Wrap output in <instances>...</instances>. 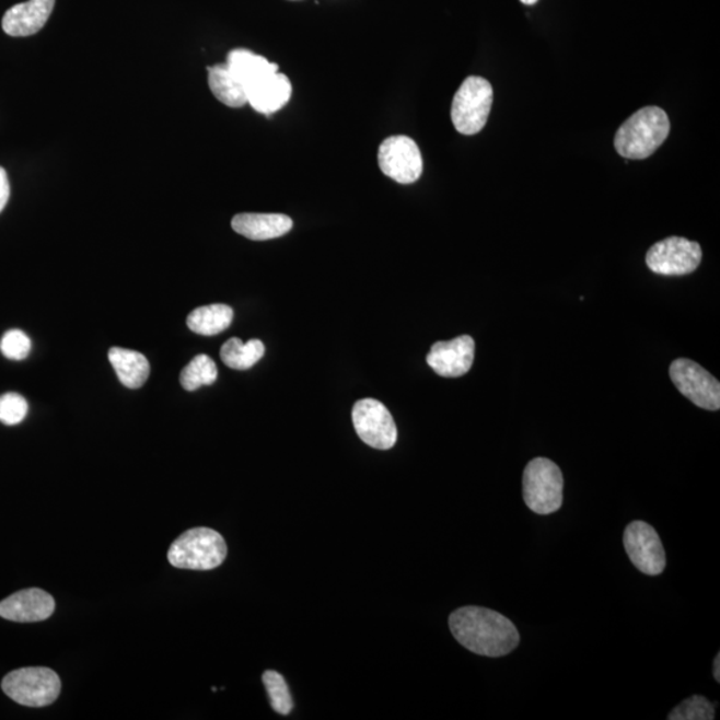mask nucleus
Segmentation results:
<instances>
[{
	"label": "nucleus",
	"instance_id": "nucleus-1",
	"mask_svg": "<svg viewBox=\"0 0 720 720\" xmlns=\"http://www.w3.org/2000/svg\"><path fill=\"white\" fill-rule=\"evenodd\" d=\"M450 630L465 649L481 657L509 655L520 644V632L509 618L493 609L467 606L450 615Z\"/></svg>",
	"mask_w": 720,
	"mask_h": 720
},
{
	"label": "nucleus",
	"instance_id": "nucleus-2",
	"mask_svg": "<svg viewBox=\"0 0 720 720\" xmlns=\"http://www.w3.org/2000/svg\"><path fill=\"white\" fill-rule=\"evenodd\" d=\"M669 133L667 114L659 107H644L619 127L615 149L626 160H646L661 148Z\"/></svg>",
	"mask_w": 720,
	"mask_h": 720
},
{
	"label": "nucleus",
	"instance_id": "nucleus-3",
	"mask_svg": "<svg viewBox=\"0 0 720 720\" xmlns=\"http://www.w3.org/2000/svg\"><path fill=\"white\" fill-rule=\"evenodd\" d=\"M228 557V545L216 530L186 531L171 545L169 561L176 569L207 571L217 569Z\"/></svg>",
	"mask_w": 720,
	"mask_h": 720
},
{
	"label": "nucleus",
	"instance_id": "nucleus-4",
	"mask_svg": "<svg viewBox=\"0 0 720 720\" xmlns=\"http://www.w3.org/2000/svg\"><path fill=\"white\" fill-rule=\"evenodd\" d=\"M523 499L527 508L539 515L557 512L564 503V474L547 457H535L523 473Z\"/></svg>",
	"mask_w": 720,
	"mask_h": 720
},
{
	"label": "nucleus",
	"instance_id": "nucleus-5",
	"mask_svg": "<svg viewBox=\"0 0 720 720\" xmlns=\"http://www.w3.org/2000/svg\"><path fill=\"white\" fill-rule=\"evenodd\" d=\"M493 91L490 82L469 77L462 83L451 106V119L462 136H475L484 130L492 107Z\"/></svg>",
	"mask_w": 720,
	"mask_h": 720
},
{
	"label": "nucleus",
	"instance_id": "nucleus-6",
	"mask_svg": "<svg viewBox=\"0 0 720 720\" xmlns=\"http://www.w3.org/2000/svg\"><path fill=\"white\" fill-rule=\"evenodd\" d=\"M62 688L59 676L46 667L11 671L2 681V689L18 705L45 707L58 699Z\"/></svg>",
	"mask_w": 720,
	"mask_h": 720
},
{
	"label": "nucleus",
	"instance_id": "nucleus-7",
	"mask_svg": "<svg viewBox=\"0 0 720 720\" xmlns=\"http://www.w3.org/2000/svg\"><path fill=\"white\" fill-rule=\"evenodd\" d=\"M700 262L699 243L678 236L655 243L646 255L647 267L664 277L687 276L697 270Z\"/></svg>",
	"mask_w": 720,
	"mask_h": 720
},
{
	"label": "nucleus",
	"instance_id": "nucleus-8",
	"mask_svg": "<svg viewBox=\"0 0 720 720\" xmlns=\"http://www.w3.org/2000/svg\"><path fill=\"white\" fill-rule=\"evenodd\" d=\"M670 378L682 395L709 411L720 408V383L694 360L680 358L670 365Z\"/></svg>",
	"mask_w": 720,
	"mask_h": 720
},
{
	"label": "nucleus",
	"instance_id": "nucleus-9",
	"mask_svg": "<svg viewBox=\"0 0 720 720\" xmlns=\"http://www.w3.org/2000/svg\"><path fill=\"white\" fill-rule=\"evenodd\" d=\"M378 163L384 175L400 185H411L423 173L422 152L415 140L406 136L383 140L378 151Z\"/></svg>",
	"mask_w": 720,
	"mask_h": 720
},
{
	"label": "nucleus",
	"instance_id": "nucleus-10",
	"mask_svg": "<svg viewBox=\"0 0 720 720\" xmlns=\"http://www.w3.org/2000/svg\"><path fill=\"white\" fill-rule=\"evenodd\" d=\"M352 423L358 437L372 449H393L398 439L393 415L383 403L375 399L356 403L352 408Z\"/></svg>",
	"mask_w": 720,
	"mask_h": 720
},
{
	"label": "nucleus",
	"instance_id": "nucleus-11",
	"mask_svg": "<svg viewBox=\"0 0 720 720\" xmlns=\"http://www.w3.org/2000/svg\"><path fill=\"white\" fill-rule=\"evenodd\" d=\"M624 545L628 558L640 572L657 577L666 569V553L657 530L649 523L636 521L625 530Z\"/></svg>",
	"mask_w": 720,
	"mask_h": 720
},
{
	"label": "nucleus",
	"instance_id": "nucleus-12",
	"mask_svg": "<svg viewBox=\"0 0 720 720\" xmlns=\"http://www.w3.org/2000/svg\"><path fill=\"white\" fill-rule=\"evenodd\" d=\"M475 341L468 335L432 345L427 364L444 378H460L473 368Z\"/></svg>",
	"mask_w": 720,
	"mask_h": 720
},
{
	"label": "nucleus",
	"instance_id": "nucleus-13",
	"mask_svg": "<svg viewBox=\"0 0 720 720\" xmlns=\"http://www.w3.org/2000/svg\"><path fill=\"white\" fill-rule=\"evenodd\" d=\"M54 597L40 589H27L0 602V616L18 624H34L54 614Z\"/></svg>",
	"mask_w": 720,
	"mask_h": 720
},
{
	"label": "nucleus",
	"instance_id": "nucleus-14",
	"mask_svg": "<svg viewBox=\"0 0 720 720\" xmlns=\"http://www.w3.org/2000/svg\"><path fill=\"white\" fill-rule=\"evenodd\" d=\"M55 0H28L12 5L2 21L3 32L10 36H30L39 33L54 10Z\"/></svg>",
	"mask_w": 720,
	"mask_h": 720
},
{
	"label": "nucleus",
	"instance_id": "nucleus-15",
	"mask_svg": "<svg viewBox=\"0 0 720 720\" xmlns=\"http://www.w3.org/2000/svg\"><path fill=\"white\" fill-rule=\"evenodd\" d=\"M246 93L247 103L255 112L271 115L289 103L292 85L290 79L278 71L249 84Z\"/></svg>",
	"mask_w": 720,
	"mask_h": 720
},
{
	"label": "nucleus",
	"instance_id": "nucleus-16",
	"mask_svg": "<svg viewBox=\"0 0 720 720\" xmlns=\"http://www.w3.org/2000/svg\"><path fill=\"white\" fill-rule=\"evenodd\" d=\"M292 224V219L284 213H240L231 222L235 233L258 242L290 233Z\"/></svg>",
	"mask_w": 720,
	"mask_h": 720
},
{
	"label": "nucleus",
	"instance_id": "nucleus-17",
	"mask_svg": "<svg viewBox=\"0 0 720 720\" xmlns=\"http://www.w3.org/2000/svg\"><path fill=\"white\" fill-rule=\"evenodd\" d=\"M108 359L117 372L120 383L127 388L137 390L148 382L150 363L143 353L113 347L108 352Z\"/></svg>",
	"mask_w": 720,
	"mask_h": 720
},
{
	"label": "nucleus",
	"instance_id": "nucleus-18",
	"mask_svg": "<svg viewBox=\"0 0 720 720\" xmlns=\"http://www.w3.org/2000/svg\"><path fill=\"white\" fill-rule=\"evenodd\" d=\"M209 85L213 96L223 105L240 108L247 105V93L228 63L209 67Z\"/></svg>",
	"mask_w": 720,
	"mask_h": 720
},
{
	"label": "nucleus",
	"instance_id": "nucleus-19",
	"mask_svg": "<svg viewBox=\"0 0 720 720\" xmlns=\"http://www.w3.org/2000/svg\"><path fill=\"white\" fill-rule=\"evenodd\" d=\"M225 63L233 71V74L240 79L244 89H247L249 84L258 81V79L279 70L278 65L268 62L265 57L244 50V48L230 51Z\"/></svg>",
	"mask_w": 720,
	"mask_h": 720
},
{
	"label": "nucleus",
	"instance_id": "nucleus-20",
	"mask_svg": "<svg viewBox=\"0 0 720 720\" xmlns=\"http://www.w3.org/2000/svg\"><path fill=\"white\" fill-rule=\"evenodd\" d=\"M234 320V311L225 304L198 307L187 316V326L193 333L213 337L225 332Z\"/></svg>",
	"mask_w": 720,
	"mask_h": 720
},
{
	"label": "nucleus",
	"instance_id": "nucleus-21",
	"mask_svg": "<svg viewBox=\"0 0 720 720\" xmlns=\"http://www.w3.org/2000/svg\"><path fill=\"white\" fill-rule=\"evenodd\" d=\"M265 352V345L259 339L243 344L240 338H231L222 346L221 358L228 368L244 371L258 363Z\"/></svg>",
	"mask_w": 720,
	"mask_h": 720
},
{
	"label": "nucleus",
	"instance_id": "nucleus-22",
	"mask_svg": "<svg viewBox=\"0 0 720 720\" xmlns=\"http://www.w3.org/2000/svg\"><path fill=\"white\" fill-rule=\"evenodd\" d=\"M218 369L216 362L210 357H195L190 363L183 369L181 374V384L186 392H195L201 386H210L216 383Z\"/></svg>",
	"mask_w": 720,
	"mask_h": 720
},
{
	"label": "nucleus",
	"instance_id": "nucleus-23",
	"mask_svg": "<svg viewBox=\"0 0 720 720\" xmlns=\"http://www.w3.org/2000/svg\"><path fill=\"white\" fill-rule=\"evenodd\" d=\"M264 683L268 697H270L272 709L280 713V716H289L292 707H294V701H292L289 686H287L283 676L277 673V671H266Z\"/></svg>",
	"mask_w": 720,
	"mask_h": 720
},
{
	"label": "nucleus",
	"instance_id": "nucleus-24",
	"mask_svg": "<svg viewBox=\"0 0 720 720\" xmlns=\"http://www.w3.org/2000/svg\"><path fill=\"white\" fill-rule=\"evenodd\" d=\"M669 720H712L716 719V707L701 695H693L682 701L669 713Z\"/></svg>",
	"mask_w": 720,
	"mask_h": 720
},
{
	"label": "nucleus",
	"instance_id": "nucleus-25",
	"mask_svg": "<svg viewBox=\"0 0 720 720\" xmlns=\"http://www.w3.org/2000/svg\"><path fill=\"white\" fill-rule=\"evenodd\" d=\"M28 403L22 395L8 393L0 396V422L15 426L27 417Z\"/></svg>",
	"mask_w": 720,
	"mask_h": 720
},
{
	"label": "nucleus",
	"instance_id": "nucleus-26",
	"mask_svg": "<svg viewBox=\"0 0 720 720\" xmlns=\"http://www.w3.org/2000/svg\"><path fill=\"white\" fill-rule=\"evenodd\" d=\"M0 351L11 360H23L32 351V340L21 329H10L0 340Z\"/></svg>",
	"mask_w": 720,
	"mask_h": 720
},
{
	"label": "nucleus",
	"instance_id": "nucleus-27",
	"mask_svg": "<svg viewBox=\"0 0 720 720\" xmlns=\"http://www.w3.org/2000/svg\"><path fill=\"white\" fill-rule=\"evenodd\" d=\"M10 199V182L8 173L3 167H0V212L4 210L5 205Z\"/></svg>",
	"mask_w": 720,
	"mask_h": 720
},
{
	"label": "nucleus",
	"instance_id": "nucleus-28",
	"mask_svg": "<svg viewBox=\"0 0 720 720\" xmlns=\"http://www.w3.org/2000/svg\"><path fill=\"white\" fill-rule=\"evenodd\" d=\"M713 678H716L717 682H720V654H718L716 661H713Z\"/></svg>",
	"mask_w": 720,
	"mask_h": 720
},
{
	"label": "nucleus",
	"instance_id": "nucleus-29",
	"mask_svg": "<svg viewBox=\"0 0 720 720\" xmlns=\"http://www.w3.org/2000/svg\"><path fill=\"white\" fill-rule=\"evenodd\" d=\"M521 2H522L523 4L533 5V4H535L536 2H538V0H521Z\"/></svg>",
	"mask_w": 720,
	"mask_h": 720
}]
</instances>
